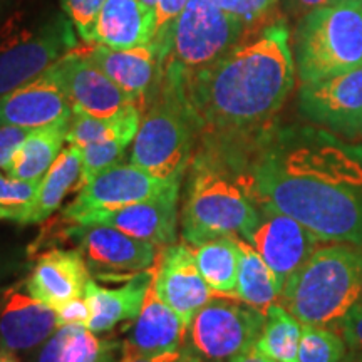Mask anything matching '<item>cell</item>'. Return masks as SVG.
Returning <instances> with one entry per match:
<instances>
[{
	"label": "cell",
	"instance_id": "cell-14",
	"mask_svg": "<svg viewBox=\"0 0 362 362\" xmlns=\"http://www.w3.org/2000/svg\"><path fill=\"white\" fill-rule=\"evenodd\" d=\"M153 285L158 297L180 315L187 327L215 293L202 277L194 250L188 243H173L158 252Z\"/></svg>",
	"mask_w": 362,
	"mask_h": 362
},
{
	"label": "cell",
	"instance_id": "cell-7",
	"mask_svg": "<svg viewBox=\"0 0 362 362\" xmlns=\"http://www.w3.org/2000/svg\"><path fill=\"white\" fill-rule=\"evenodd\" d=\"M245 24L214 0H189L156 44L161 72L192 74L205 69L242 42Z\"/></svg>",
	"mask_w": 362,
	"mask_h": 362
},
{
	"label": "cell",
	"instance_id": "cell-48",
	"mask_svg": "<svg viewBox=\"0 0 362 362\" xmlns=\"http://www.w3.org/2000/svg\"><path fill=\"white\" fill-rule=\"evenodd\" d=\"M341 362H362V356L356 354V352H347Z\"/></svg>",
	"mask_w": 362,
	"mask_h": 362
},
{
	"label": "cell",
	"instance_id": "cell-11",
	"mask_svg": "<svg viewBox=\"0 0 362 362\" xmlns=\"http://www.w3.org/2000/svg\"><path fill=\"white\" fill-rule=\"evenodd\" d=\"M176 181L183 180L165 181L133 163H116L81 188L76 200L66 206L59 218L72 221L88 211L115 210V208L151 200Z\"/></svg>",
	"mask_w": 362,
	"mask_h": 362
},
{
	"label": "cell",
	"instance_id": "cell-38",
	"mask_svg": "<svg viewBox=\"0 0 362 362\" xmlns=\"http://www.w3.org/2000/svg\"><path fill=\"white\" fill-rule=\"evenodd\" d=\"M189 0H158L155 6V37L151 42L158 44L170 29L171 24L178 19Z\"/></svg>",
	"mask_w": 362,
	"mask_h": 362
},
{
	"label": "cell",
	"instance_id": "cell-31",
	"mask_svg": "<svg viewBox=\"0 0 362 362\" xmlns=\"http://www.w3.org/2000/svg\"><path fill=\"white\" fill-rule=\"evenodd\" d=\"M347 354V344L337 330L302 324L297 362H341Z\"/></svg>",
	"mask_w": 362,
	"mask_h": 362
},
{
	"label": "cell",
	"instance_id": "cell-51",
	"mask_svg": "<svg viewBox=\"0 0 362 362\" xmlns=\"http://www.w3.org/2000/svg\"><path fill=\"white\" fill-rule=\"evenodd\" d=\"M361 255H362V250H361Z\"/></svg>",
	"mask_w": 362,
	"mask_h": 362
},
{
	"label": "cell",
	"instance_id": "cell-28",
	"mask_svg": "<svg viewBox=\"0 0 362 362\" xmlns=\"http://www.w3.org/2000/svg\"><path fill=\"white\" fill-rule=\"evenodd\" d=\"M240 267L237 280V297L255 310L267 314V310L280 297L277 277L272 272L260 253L247 240L238 237Z\"/></svg>",
	"mask_w": 362,
	"mask_h": 362
},
{
	"label": "cell",
	"instance_id": "cell-37",
	"mask_svg": "<svg viewBox=\"0 0 362 362\" xmlns=\"http://www.w3.org/2000/svg\"><path fill=\"white\" fill-rule=\"evenodd\" d=\"M72 325H61L47 341L40 344L37 349L27 354V362H62L64 344L71 334Z\"/></svg>",
	"mask_w": 362,
	"mask_h": 362
},
{
	"label": "cell",
	"instance_id": "cell-32",
	"mask_svg": "<svg viewBox=\"0 0 362 362\" xmlns=\"http://www.w3.org/2000/svg\"><path fill=\"white\" fill-rule=\"evenodd\" d=\"M129 143L121 141V139H107V141H99L88 144L81 148V156H83V166H81V176L78 183V192L89 183L94 176L107 170L110 166L121 163L124 156L126 148Z\"/></svg>",
	"mask_w": 362,
	"mask_h": 362
},
{
	"label": "cell",
	"instance_id": "cell-34",
	"mask_svg": "<svg viewBox=\"0 0 362 362\" xmlns=\"http://www.w3.org/2000/svg\"><path fill=\"white\" fill-rule=\"evenodd\" d=\"M39 183H30L11 175L0 173V206L22 210L33 203Z\"/></svg>",
	"mask_w": 362,
	"mask_h": 362
},
{
	"label": "cell",
	"instance_id": "cell-33",
	"mask_svg": "<svg viewBox=\"0 0 362 362\" xmlns=\"http://www.w3.org/2000/svg\"><path fill=\"white\" fill-rule=\"evenodd\" d=\"M106 0H62L66 16L86 44H90V34Z\"/></svg>",
	"mask_w": 362,
	"mask_h": 362
},
{
	"label": "cell",
	"instance_id": "cell-20",
	"mask_svg": "<svg viewBox=\"0 0 362 362\" xmlns=\"http://www.w3.org/2000/svg\"><path fill=\"white\" fill-rule=\"evenodd\" d=\"M71 117L69 99L49 71L0 98V126L35 129L69 121Z\"/></svg>",
	"mask_w": 362,
	"mask_h": 362
},
{
	"label": "cell",
	"instance_id": "cell-49",
	"mask_svg": "<svg viewBox=\"0 0 362 362\" xmlns=\"http://www.w3.org/2000/svg\"><path fill=\"white\" fill-rule=\"evenodd\" d=\"M141 2H143L144 6H146V7L153 8V11H155V6H156V2H158V0H141Z\"/></svg>",
	"mask_w": 362,
	"mask_h": 362
},
{
	"label": "cell",
	"instance_id": "cell-40",
	"mask_svg": "<svg viewBox=\"0 0 362 362\" xmlns=\"http://www.w3.org/2000/svg\"><path fill=\"white\" fill-rule=\"evenodd\" d=\"M57 325H84L88 327L90 319V309L86 297L74 298L56 310Z\"/></svg>",
	"mask_w": 362,
	"mask_h": 362
},
{
	"label": "cell",
	"instance_id": "cell-2",
	"mask_svg": "<svg viewBox=\"0 0 362 362\" xmlns=\"http://www.w3.org/2000/svg\"><path fill=\"white\" fill-rule=\"evenodd\" d=\"M247 175L262 211L292 216L322 242L362 247V170L341 149H262Z\"/></svg>",
	"mask_w": 362,
	"mask_h": 362
},
{
	"label": "cell",
	"instance_id": "cell-50",
	"mask_svg": "<svg viewBox=\"0 0 362 362\" xmlns=\"http://www.w3.org/2000/svg\"><path fill=\"white\" fill-rule=\"evenodd\" d=\"M269 362H280V361H272V359H269Z\"/></svg>",
	"mask_w": 362,
	"mask_h": 362
},
{
	"label": "cell",
	"instance_id": "cell-19",
	"mask_svg": "<svg viewBox=\"0 0 362 362\" xmlns=\"http://www.w3.org/2000/svg\"><path fill=\"white\" fill-rule=\"evenodd\" d=\"M89 265L79 248H51L35 259L25 277V288L34 298L57 310L67 302L84 296L90 280Z\"/></svg>",
	"mask_w": 362,
	"mask_h": 362
},
{
	"label": "cell",
	"instance_id": "cell-26",
	"mask_svg": "<svg viewBox=\"0 0 362 362\" xmlns=\"http://www.w3.org/2000/svg\"><path fill=\"white\" fill-rule=\"evenodd\" d=\"M141 117L143 111L139 110L138 104H129L123 111L111 117H94L84 112L72 111L67 143L78 148H86L93 143L121 139L131 144L141 124Z\"/></svg>",
	"mask_w": 362,
	"mask_h": 362
},
{
	"label": "cell",
	"instance_id": "cell-47",
	"mask_svg": "<svg viewBox=\"0 0 362 362\" xmlns=\"http://www.w3.org/2000/svg\"><path fill=\"white\" fill-rule=\"evenodd\" d=\"M0 362H21V359L13 352L0 349Z\"/></svg>",
	"mask_w": 362,
	"mask_h": 362
},
{
	"label": "cell",
	"instance_id": "cell-41",
	"mask_svg": "<svg viewBox=\"0 0 362 362\" xmlns=\"http://www.w3.org/2000/svg\"><path fill=\"white\" fill-rule=\"evenodd\" d=\"M25 269L22 253L17 250H0V291L6 287L8 280L16 277Z\"/></svg>",
	"mask_w": 362,
	"mask_h": 362
},
{
	"label": "cell",
	"instance_id": "cell-18",
	"mask_svg": "<svg viewBox=\"0 0 362 362\" xmlns=\"http://www.w3.org/2000/svg\"><path fill=\"white\" fill-rule=\"evenodd\" d=\"M86 56L104 74L124 90L133 101L146 110L161 83V56L156 44L133 49H112L101 44L86 45Z\"/></svg>",
	"mask_w": 362,
	"mask_h": 362
},
{
	"label": "cell",
	"instance_id": "cell-15",
	"mask_svg": "<svg viewBox=\"0 0 362 362\" xmlns=\"http://www.w3.org/2000/svg\"><path fill=\"white\" fill-rule=\"evenodd\" d=\"M262 218L248 243L274 272L282 292L285 282L310 259L322 240L288 215L262 211Z\"/></svg>",
	"mask_w": 362,
	"mask_h": 362
},
{
	"label": "cell",
	"instance_id": "cell-27",
	"mask_svg": "<svg viewBox=\"0 0 362 362\" xmlns=\"http://www.w3.org/2000/svg\"><path fill=\"white\" fill-rule=\"evenodd\" d=\"M198 270L216 296L237 297L240 267L238 237L208 240L194 250Z\"/></svg>",
	"mask_w": 362,
	"mask_h": 362
},
{
	"label": "cell",
	"instance_id": "cell-8",
	"mask_svg": "<svg viewBox=\"0 0 362 362\" xmlns=\"http://www.w3.org/2000/svg\"><path fill=\"white\" fill-rule=\"evenodd\" d=\"M72 22L56 17L37 30L8 22L0 27V98L47 71L76 47Z\"/></svg>",
	"mask_w": 362,
	"mask_h": 362
},
{
	"label": "cell",
	"instance_id": "cell-22",
	"mask_svg": "<svg viewBox=\"0 0 362 362\" xmlns=\"http://www.w3.org/2000/svg\"><path fill=\"white\" fill-rule=\"evenodd\" d=\"M155 277V270H144L133 274L124 285L107 288L89 280L84 297L90 309L88 329L96 334L107 332L117 324L134 320L143 309L148 288Z\"/></svg>",
	"mask_w": 362,
	"mask_h": 362
},
{
	"label": "cell",
	"instance_id": "cell-12",
	"mask_svg": "<svg viewBox=\"0 0 362 362\" xmlns=\"http://www.w3.org/2000/svg\"><path fill=\"white\" fill-rule=\"evenodd\" d=\"M181 183L183 181H176L151 200L115 208V210L88 211L67 223L111 226L129 237L155 243L160 248L173 245L178 232Z\"/></svg>",
	"mask_w": 362,
	"mask_h": 362
},
{
	"label": "cell",
	"instance_id": "cell-1",
	"mask_svg": "<svg viewBox=\"0 0 362 362\" xmlns=\"http://www.w3.org/2000/svg\"><path fill=\"white\" fill-rule=\"evenodd\" d=\"M285 22L242 40L223 57L192 74L163 72L192 116L200 139L243 138L265 128L296 84Z\"/></svg>",
	"mask_w": 362,
	"mask_h": 362
},
{
	"label": "cell",
	"instance_id": "cell-25",
	"mask_svg": "<svg viewBox=\"0 0 362 362\" xmlns=\"http://www.w3.org/2000/svg\"><path fill=\"white\" fill-rule=\"evenodd\" d=\"M69 123L71 119L30 129L25 141L13 155L7 173L13 178L39 183L61 155L62 144L67 141Z\"/></svg>",
	"mask_w": 362,
	"mask_h": 362
},
{
	"label": "cell",
	"instance_id": "cell-13",
	"mask_svg": "<svg viewBox=\"0 0 362 362\" xmlns=\"http://www.w3.org/2000/svg\"><path fill=\"white\" fill-rule=\"evenodd\" d=\"M62 220V218H61ZM64 221V220H62ZM62 237L78 240L89 269L103 274H139L155 265L160 247L129 237L104 225H72L64 221Z\"/></svg>",
	"mask_w": 362,
	"mask_h": 362
},
{
	"label": "cell",
	"instance_id": "cell-36",
	"mask_svg": "<svg viewBox=\"0 0 362 362\" xmlns=\"http://www.w3.org/2000/svg\"><path fill=\"white\" fill-rule=\"evenodd\" d=\"M334 329L341 334L351 352L362 356V298L351 307Z\"/></svg>",
	"mask_w": 362,
	"mask_h": 362
},
{
	"label": "cell",
	"instance_id": "cell-29",
	"mask_svg": "<svg viewBox=\"0 0 362 362\" xmlns=\"http://www.w3.org/2000/svg\"><path fill=\"white\" fill-rule=\"evenodd\" d=\"M302 324L282 304L275 302L267 310L265 324L255 349L267 359L280 362H297Z\"/></svg>",
	"mask_w": 362,
	"mask_h": 362
},
{
	"label": "cell",
	"instance_id": "cell-44",
	"mask_svg": "<svg viewBox=\"0 0 362 362\" xmlns=\"http://www.w3.org/2000/svg\"><path fill=\"white\" fill-rule=\"evenodd\" d=\"M230 362H269V359H267L265 356H262L260 352L255 349V347H252L250 351L243 352V354L237 356L235 359H232Z\"/></svg>",
	"mask_w": 362,
	"mask_h": 362
},
{
	"label": "cell",
	"instance_id": "cell-43",
	"mask_svg": "<svg viewBox=\"0 0 362 362\" xmlns=\"http://www.w3.org/2000/svg\"><path fill=\"white\" fill-rule=\"evenodd\" d=\"M332 0H288V7L297 16H307L315 8L327 6Z\"/></svg>",
	"mask_w": 362,
	"mask_h": 362
},
{
	"label": "cell",
	"instance_id": "cell-10",
	"mask_svg": "<svg viewBox=\"0 0 362 362\" xmlns=\"http://www.w3.org/2000/svg\"><path fill=\"white\" fill-rule=\"evenodd\" d=\"M47 71L69 99L72 111L111 117L129 104H136L86 56V45H76Z\"/></svg>",
	"mask_w": 362,
	"mask_h": 362
},
{
	"label": "cell",
	"instance_id": "cell-6",
	"mask_svg": "<svg viewBox=\"0 0 362 362\" xmlns=\"http://www.w3.org/2000/svg\"><path fill=\"white\" fill-rule=\"evenodd\" d=\"M198 133L175 89L160 83L143 111L131 146V163L160 180H183L197 148Z\"/></svg>",
	"mask_w": 362,
	"mask_h": 362
},
{
	"label": "cell",
	"instance_id": "cell-45",
	"mask_svg": "<svg viewBox=\"0 0 362 362\" xmlns=\"http://www.w3.org/2000/svg\"><path fill=\"white\" fill-rule=\"evenodd\" d=\"M175 362H203V361L197 354H193V352L189 351L187 346H185L183 349H181L180 357Z\"/></svg>",
	"mask_w": 362,
	"mask_h": 362
},
{
	"label": "cell",
	"instance_id": "cell-30",
	"mask_svg": "<svg viewBox=\"0 0 362 362\" xmlns=\"http://www.w3.org/2000/svg\"><path fill=\"white\" fill-rule=\"evenodd\" d=\"M124 344L116 339H99L84 325H72L62 351V362H119Z\"/></svg>",
	"mask_w": 362,
	"mask_h": 362
},
{
	"label": "cell",
	"instance_id": "cell-5",
	"mask_svg": "<svg viewBox=\"0 0 362 362\" xmlns=\"http://www.w3.org/2000/svg\"><path fill=\"white\" fill-rule=\"evenodd\" d=\"M296 64L302 84L362 66V0H332L302 17L296 30Z\"/></svg>",
	"mask_w": 362,
	"mask_h": 362
},
{
	"label": "cell",
	"instance_id": "cell-35",
	"mask_svg": "<svg viewBox=\"0 0 362 362\" xmlns=\"http://www.w3.org/2000/svg\"><path fill=\"white\" fill-rule=\"evenodd\" d=\"M214 2L248 27L265 19L275 7L277 0H214Z\"/></svg>",
	"mask_w": 362,
	"mask_h": 362
},
{
	"label": "cell",
	"instance_id": "cell-42",
	"mask_svg": "<svg viewBox=\"0 0 362 362\" xmlns=\"http://www.w3.org/2000/svg\"><path fill=\"white\" fill-rule=\"evenodd\" d=\"M181 354L178 352H166V354H156V356H148V354H139V352L128 351L123 347V357L119 362H175Z\"/></svg>",
	"mask_w": 362,
	"mask_h": 362
},
{
	"label": "cell",
	"instance_id": "cell-3",
	"mask_svg": "<svg viewBox=\"0 0 362 362\" xmlns=\"http://www.w3.org/2000/svg\"><path fill=\"white\" fill-rule=\"evenodd\" d=\"M262 210L250 193L247 163L194 148L185 175L181 232L189 247L220 237L250 238Z\"/></svg>",
	"mask_w": 362,
	"mask_h": 362
},
{
	"label": "cell",
	"instance_id": "cell-4",
	"mask_svg": "<svg viewBox=\"0 0 362 362\" xmlns=\"http://www.w3.org/2000/svg\"><path fill=\"white\" fill-rule=\"evenodd\" d=\"M362 297L361 250L319 247L284 285L280 304L300 324L334 327Z\"/></svg>",
	"mask_w": 362,
	"mask_h": 362
},
{
	"label": "cell",
	"instance_id": "cell-9",
	"mask_svg": "<svg viewBox=\"0 0 362 362\" xmlns=\"http://www.w3.org/2000/svg\"><path fill=\"white\" fill-rule=\"evenodd\" d=\"M235 298L214 297L193 317L185 346L203 362H230L255 347L265 315Z\"/></svg>",
	"mask_w": 362,
	"mask_h": 362
},
{
	"label": "cell",
	"instance_id": "cell-39",
	"mask_svg": "<svg viewBox=\"0 0 362 362\" xmlns=\"http://www.w3.org/2000/svg\"><path fill=\"white\" fill-rule=\"evenodd\" d=\"M29 133L30 129L21 128V126H0V170H8L13 155L25 141Z\"/></svg>",
	"mask_w": 362,
	"mask_h": 362
},
{
	"label": "cell",
	"instance_id": "cell-23",
	"mask_svg": "<svg viewBox=\"0 0 362 362\" xmlns=\"http://www.w3.org/2000/svg\"><path fill=\"white\" fill-rule=\"evenodd\" d=\"M155 37V11L141 0H106L90 34V44L112 49L146 45Z\"/></svg>",
	"mask_w": 362,
	"mask_h": 362
},
{
	"label": "cell",
	"instance_id": "cell-24",
	"mask_svg": "<svg viewBox=\"0 0 362 362\" xmlns=\"http://www.w3.org/2000/svg\"><path fill=\"white\" fill-rule=\"evenodd\" d=\"M81 166H83L81 148L69 144L62 149L44 178L39 181L33 203L17 211L13 221L19 225H35L51 218L54 211L61 208L67 194L78 188Z\"/></svg>",
	"mask_w": 362,
	"mask_h": 362
},
{
	"label": "cell",
	"instance_id": "cell-21",
	"mask_svg": "<svg viewBox=\"0 0 362 362\" xmlns=\"http://www.w3.org/2000/svg\"><path fill=\"white\" fill-rule=\"evenodd\" d=\"M188 327L180 315L158 297L155 285H149L143 309L126 327L124 349L156 356L178 352L187 344Z\"/></svg>",
	"mask_w": 362,
	"mask_h": 362
},
{
	"label": "cell",
	"instance_id": "cell-16",
	"mask_svg": "<svg viewBox=\"0 0 362 362\" xmlns=\"http://www.w3.org/2000/svg\"><path fill=\"white\" fill-rule=\"evenodd\" d=\"M57 315L27 292L25 279L0 291V349L30 354L57 330Z\"/></svg>",
	"mask_w": 362,
	"mask_h": 362
},
{
	"label": "cell",
	"instance_id": "cell-46",
	"mask_svg": "<svg viewBox=\"0 0 362 362\" xmlns=\"http://www.w3.org/2000/svg\"><path fill=\"white\" fill-rule=\"evenodd\" d=\"M17 210H12V208H6V206H0V220H8L13 221L16 220Z\"/></svg>",
	"mask_w": 362,
	"mask_h": 362
},
{
	"label": "cell",
	"instance_id": "cell-17",
	"mask_svg": "<svg viewBox=\"0 0 362 362\" xmlns=\"http://www.w3.org/2000/svg\"><path fill=\"white\" fill-rule=\"evenodd\" d=\"M300 110L327 128L362 133V66L329 79L302 84Z\"/></svg>",
	"mask_w": 362,
	"mask_h": 362
}]
</instances>
